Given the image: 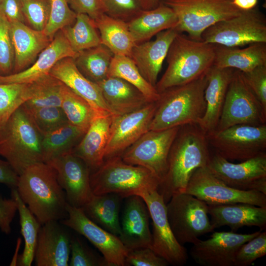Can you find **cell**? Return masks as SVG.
Listing matches in <instances>:
<instances>
[{"label": "cell", "instance_id": "cell-1", "mask_svg": "<svg viewBox=\"0 0 266 266\" xmlns=\"http://www.w3.org/2000/svg\"><path fill=\"white\" fill-rule=\"evenodd\" d=\"M210 157L206 133L198 125L180 127L169 152L166 173L157 190L166 204L174 195L185 193L194 172L206 167Z\"/></svg>", "mask_w": 266, "mask_h": 266}, {"label": "cell", "instance_id": "cell-2", "mask_svg": "<svg viewBox=\"0 0 266 266\" xmlns=\"http://www.w3.org/2000/svg\"><path fill=\"white\" fill-rule=\"evenodd\" d=\"M16 190L39 223L61 221L67 216L65 192L55 170L40 162L28 167L19 175Z\"/></svg>", "mask_w": 266, "mask_h": 266}, {"label": "cell", "instance_id": "cell-3", "mask_svg": "<svg viewBox=\"0 0 266 266\" xmlns=\"http://www.w3.org/2000/svg\"><path fill=\"white\" fill-rule=\"evenodd\" d=\"M215 45L191 39L178 33L169 48L167 66L155 88L160 93L205 76L213 66Z\"/></svg>", "mask_w": 266, "mask_h": 266}, {"label": "cell", "instance_id": "cell-4", "mask_svg": "<svg viewBox=\"0 0 266 266\" xmlns=\"http://www.w3.org/2000/svg\"><path fill=\"white\" fill-rule=\"evenodd\" d=\"M206 75L191 82L169 88L160 93L149 130L161 131L198 125L206 110Z\"/></svg>", "mask_w": 266, "mask_h": 266}, {"label": "cell", "instance_id": "cell-5", "mask_svg": "<svg viewBox=\"0 0 266 266\" xmlns=\"http://www.w3.org/2000/svg\"><path fill=\"white\" fill-rule=\"evenodd\" d=\"M42 139L22 105L0 124V156L19 175L29 166L44 162Z\"/></svg>", "mask_w": 266, "mask_h": 266}, {"label": "cell", "instance_id": "cell-6", "mask_svg": "<svg viewBox=\"0 0 266 266\" xmlns=\"http://www.w3.org/2000/svg\"><path fill=\"white\" fill-rule=\"evenodd\" d=\"M95 195L116 193L123 198L137 195L144 191L157 190L159 178L146 168L124 162L120 156L104 161L90 176Z\"/></svg>", "mask_w": 266, "mask_h": 266}, {"label": "cell", "instance_id": "cell-7", "mask_svg": "<svg viewBox=\"0 0 266 266\" xmlns=\"http://www.w3.org/2000/svg\"><path fill=\"white\" fill-rule=\"evenodd\" d=\"M162 3L174 12L178 33H186L188 37L201 40L203 32L215 24L240 14L233 0H163Z\"/></svg>", "mask_w": 266, "mask_h": 266}, {"label": "cell", "instance_id": "cell-8", "mask_svg": "<svg viewBox=\"0 0 266 266\" xmlns=\"http://www.w3.org/2000/svg\"><path fill=\"white\" fill-rule=\"evenodd\" d=\"M167 220L177 241L183 245L198 242L215 229L208 216V205L186 193L174 195L166 204Z\"/></svg>", "mask_w": 266, "mask_h": 266}, {"label": "cell", "instance_id": "cell-9", "mask_svg": "<svg viewBox=\"0 0 266 266\" xmlns=\"http://www.w3.org/2000/svg\"><path fill=\"white\" fill-rule=\"evenodd\" d=\"M201 40L230 47L266 42V18L256 7L241 10L239 15L219 22L205 30Z\"/></svg>", "mask_w": 266, "mask_h": 266}, {"label": "cell", "instance_id": "cell-10", "mask_svg": "<svg viewBox=\"0 0 266 266\" xmlns=\"http://www.w3.org/2000/svg\"><path fill=\"white\" fill-rule=\"evenodd\" d=\"M206 135L215 153L228 161L242 162L266 153V124H239Z\"/></svg>", "mask_w": 266, "mask_h": 266}, {"label": "cell", "instance_id": "cell-11", "mask_svg": "<svg viewBox=\"0 0 266 266\" xmlns=\"http://www.w3.org/2000/svg\"><path fill=\"white\" fill-rule=\"evenodd\" d=\"M266 112L247 84L241 71L234 69L215 130L239 124H266Z\"/></svg>", "mask_w": 266, "mask_h": 266}, {"label": "cell", "instance_id": "cell-12", "mask_svg": "<svg viewBox=\"0 0 266 266\" xmlns=\"http://www.w3.org/2000/svg\"><path fill=\"white\" fill-rule=\"evenodd\" d=\"M180 127L161 131L149 130L120 156L127 164L149 169L161 183L166 173L169 152Z\"/></svg>", "mask_w": 266, "mask_h": 266}, {"label": "cell", "instance_id": "cell-13", "mask_svg": "<svg viewBox=\"0 0 266 266\" xmlns=\"http://www.w3.org/2000/svg\"><path fill=\"white\" fill-rule=\"evenodd\" d=\"M141 197L148 208L152 221L150 248L165 259L169 264L183 266L188 259L186 248L175 237L169 224L166 203L157 190L144 191Z\"/></svg>", "mask_w": 266, "mask_h": 266}, {"label": "cell", "instance_id": "cell-14", "mask_svg": "<svg viewBox=\"0 0 266 266\" xmlns=\"http://www.w3.org/2000/svg\"><path fill=\"white\" fill-rule=\"evenodd\" d=\"M185 193L208 205L245 203L266 207V194L232 188L211 173L206 167L199 168L194 172Z\"/></svg>", "mask_w": 266, "mask_h": 266}, {"label": "cell", "instance_id": "cell-15", "mask_svg": "<svg viewBox=\"0 0 266 266\" xmlns=\"http://www.w3.org/2000/svg\"><path fill=\"white\" fill-rule=\"evenodd\" d=\"M206 167L232 188L266 194V153L237 164L215 153Z\"/></svg>", "mask_w": 266, "mask_h": 266}, {"label": "cell", "instance_id": "cell-16", "mask_svg": "<svg viewBox=\"0 0 266 266\" xmlns=\"http://www.w3.org/2000/svg\"><path fill=\"white\" fill-rule=\"evenodd\" d=\"M67 216L61 220L64 226L85 237L102 254L109 266H125L128 250L119 237L91 221L80 208L66 205Z\"/></svg>", "mask_w": 266, "mask_h": 266}, {"label": "cell", "instance_id": "cell-17", "mask_svg": "<svg viewBox=\"0 0 266 266\" xmlns=\"http://www.w3.org/2000/svg\"><path fill=\"white\" fill-rule=\"evenodd\" d=\"M46 163L55 170L68 204L81 208L91 200L94 195L90 185L91 172L83 160L70 152Z\"/></svg>", "mask_w": 266, "mask_h": 266}, {"label": "cell", "instance_id": "cell-18", "mask_svg": "<svg viewBox=\"0 0 266 266\" xmlns=\"http://www.w3.org/2000/svg\"><path fill=\"white\" fill-rule=\"evenodd\" d=\"M156 107V102H152L131 113L113 116L104 160L120 156L149 130Z\"/></svg>", "mask_w": 266, "mask_h": 266}, {"label": "cell", "instance_id": "cell-19", "mask_svg": "<svg viewBox=\"0 0 266 266\" xmlns=\"http://www.w3.org/2000/svg\"><path fill=\"white\" fill-rule=\"evenodd\" d=\"M261 232L246 234L232 231L214 232L208 239H200L194 244L190 254L196 263L201 266H234L240 247Z\"/></svg>", "mask_w": 266, "mask_h": 266}, {"label": "cell", "instance_id": "cell-20", "mask_svg": "<svg viewBox=\"0 0 266 266\" xmlns=\"http://www.w3.org/2000/svg\"><path fill=\"white\" fill-rule=\"evenodd\" d=\"M71 238L59 221L41 225L34 254L35 266H68Z\"/></svg>", "mask_w": 266, "mask_h": 266}, {"label": "cell", "instance_id": "cell-21", "mask_svg": "<svg viewBox=\"0 0 266 266\" xmlns=\"http://www.w3.org/2000/svg\"><path fill=\"white\" fill-rule=\"evenodd\" d=\"M127 198L118 237L128 251L150 248L152 236L149 227L150 214L146 204L138 195Z\"/></svg>", "mask_w": 266, "mask_h": 266}, {"label": "cell", "instance_id": "cell-22", "mask_svg": "<svg viewBox=\"0 0 266 266\" xmlns=\"http://www.w3.org/2000/svg\"><path fill=\"white\" fill-rule=\"evenodd\" d=\"M49 74L86 100L98 115H114L105 102L98 85L81 73L73 58H66L60 60Z\"/></svg>", "mask_w": 266, "mask_h": 266}, {"label": "cell", "instance_id": "cell-23", "mask_svg": "<svg viewBox=\"0 0 266 266\" xmlns=\"http://www.w3.org/2000/svg\"><path fill=\"white\" fill-rule=\"evenodd\" d=\"M178 33L174 28L163 31L155 35V39L136 44L132 50L130 57L144 78L155 87L170 45Z\"/></svg>", "mask_w": 266, "mask_h": 266}, {"label": "cell", "instance_id": "cell-24", "mask_svg": "<svg viewBox=\"0 0 266 266\" xmlns=\"http://www.w3.org/2000/svg\"><path fill=\"white\" fill-rule=\"evenodd\" d=\"M77 54L61 31L56 33L48 46L40 53L32 66L17 73L0 75V84L32 83L49 74L60 60L66 58L74 59Z\"/></svg>", "mask_w": 266, "mask_h": 266}, {"label": "cell", "instance_id": "cell-25", "mask_svg": "<svg viewBox=\"0 0 266 266\" xmlns=\"http://www.w3.org/2000/svg\"><path fill=\"white\" fill-rule=\"evenodd\" d=\"M208 214L214 229L228 226L233 232L245 226L266 227V207L245 203L208 205Z\"/></svg>", "mask_w": 266, "mask_h": 266}, {"label": "cell", "instance_id": "cell-26", "mask_svg": "<svg viewBox=\"0 0 266 266\" xmlns=\"http://www.w3.org/2000/svg\"><path fill=\"white\" fill-rule=\"evenodd\" d=\"M234 70L213 66L206 74L207 80L204 92L206 110L198 124L205 133L216 129Z\"/></svg>", "mask_w": 266, "mask_h": 266}, {"label": "cell", "instance_id": "cell-27", "mask_svg": "<svg viewBox=\"0 0 266 266\" xmlns=\"http://www.w3.org/2000/svg\"><path fill=\"white\" fill-rule=\"evenodd\" d=\"M112 117L113 115H97L71 152L85 162L91 173L104 162Z\"/></svg>", "mask_w": 266, "mask_h": 266}, {"label": "cell", "instance_id": "cell-28", "mask_svg": "<svg viewBox=\"0 0 266 266\" xmlns=\"http://www.w3.org/2000/svg\"><path fill=\"white\" fill-rule=\"evenodd\" d=\"M10 36L14 50L13 73L27 68L52 40L43 31L20 22L10 23Z\"/></svg>", "mask_w": 266, "mask_h": 266}, {"label": "cell", "instance_id": "cell-29", "mask_svg": "<svg viewBox=\"0 0 266 266\" xmlns=\"http://www.w3.org/2000/svg\"><path fill=\"white\" fill-rule=\"evenodd\" d=\"M97 84L114 115L131 113L151 102L138 89L122 78L108 76Z\"/></svg>", "mask_w": 266, "mask_h": 266}, {"label": "cell", "instance_id": "cell-30", "mask_svg": "<svg viewBox=\"0 0 266 266\" xmlns=\"http://www.w3.org/2000/svg\"><path fill=\"white\" fill-rule=\"evenodd\" d=\"M127 23L135 44H138L161 32L175 28L177 18L170 7L161 2L153 9L142 10Z\"/></svg>", "mask_w": 266, "mask_h": 266}, {"label": "cell", "instance_id": "cell-31", "mask_svg": "<svg viewBox=\"0 0 266 266\" xmlns=\"http://www.w3.org/2000/svg\"><path fill=\"white\" fill-rule=\"evenodd\" d=\"M266 65V42H256L240 48L215 45L213 66L242 72Z\"/></svg>", "mask_w": 266, "mask_h": 266}, {"label": "cell", "instance_id": "cell-32", "mask_svg": "<svg viewBox=\"0 0 266 266\" xmlns=\"http://www.w3.org/2000/svg\"><path fill=\"white\" fill-rule=\"evenodd\" d=\"M123 198L116 193L94 195L81 209L91 221L109 233H120L119 211Z\"/></svg>", "mask_w": 266, "mask_h": 266}, {"label": "cell", "instance_id": "cell-33", "mask_svg": "<svg viewBox=\"0 0 266 266\" xmlns=\"http://www.w3.org/2000/svg\"><path fill=\"white\" fill-rule=\"evenodd\" d=\"M100 33L101 44L107 47L114 55L130 57L136 44L128 23L103 13L95 20Z\"/></svg>", "mask_w": 266, "mask_h": 266}, {"label": "cell", "instance_id": "cell-34", "mask_svg": "<svg viewBox=\"0 0 266 266\" xmlns=\"http://www.w3.org/2000/svg\"><path fill=\"white\" fill-rule=\"evenodd\" d=\"M11 189V198L17 203L21 233L25 242L23 253L18 257L17 265L31 266L34 260L38 234L41 224L22 200L16 188Z\"/></svg>", "mask_w": 266, "mask_h": 266}, {"label": "cell", "instance_id": "cell-35", "mask_svg": "<svg viewBox=\"0 0 266 266\" xmlns=\"http://www.w3.org/2000/svg\"><path fill=\"white\" fill-rule=\"evenodd\" d=\"M113 56L107 47L100 44L78 53L73 59L81 73L97 83L108 77Z\"/></svg>", "mask_w": 266, "mask_h": 266}, {"label": "cell", "instance_id": "cell-36", "mask_svg": "<svg viewBox=\"0 0 266 266\" xmlns=\"http://www.w3.org/2000/svg\"><path fill=\"white\" fill-rule=\"evenodd\" d=\"M86 131L68 123L43 136L44 162L71 152Z\"/></svg>", "mask_w": 266, "mask_h": 266}, {"label": "cell", "instance_id": "cell-37", "mask_svg": "<svg viewBox=\"0 0 266 266\" xmlns=\"http://www.w3.org/2000/svg\"><path fill=\"white\" fill-rule=\"evenodd\" d=\"M62 31L76 53L101 44L95 20L86 14H76L74 23L63 28Z\"/></svg>", "mask_w": 266, "mask_h": 266}, {"label": "cell", "instance_id": "cell-38", "mask_svg": "<svg viewBox=\"0 0 266 266\" xmlns=\"http://www.w3.org/2000/svg\"><path fill=\"white\" fill-rule=\"evenodd\" d=\"M108 76L122 78L138 89L149 100L157 101L160 93L155 87L142 76L132 59L126 56L114 55L109 66Z\"/></svg>", "mask_w": 266, "mask_h": 266}, {"label": "cell", "instance_id": "cell-39", "mask_svg": "<svg viewBox=\"0 0 266 266\" xmlns=\"http://www.w3.org/2000/svg\"><path fill=\"white\" fill-rule=\"evenodd\" d=\"M33 96L23 105L26 107L60 106L65 84L50 74L31 83Z\"/></svg>", "mask_w": 266, "mask_h": 266}, {"label": "cell", "instance_id": "cell-40", "mask_svg": "<svg viewBox=\"0 0 266 266\" xmlns=\"http://www.w3.org/2000/svg\"><path fill=\"white\" fill-rule=\"evenodd\" d=\"M61 107L70 123L86 131L98 115L86 100L65 85Z\"/></svg>", "mask_w": 266, "mask_h": 266}, {"label": "cell", "instance_id": "cell-41", "mask_svg": "<svg viewBox=\"0 0 266 266\" xmlns=\"http://www.w3.org/2000/svg\"><path fill=\"white\" fill-rule=\"evenodd\" d=\"M32 96L31 83L0 84V124Z\"/></svg>", "mask_w": 266, "mask_h": 266}, {"label": "cell", "instance_id": "cell-42", "mask_svg": "<svg viewBox=\"0 0 266 266\" xmlns=\"http://www.w3.org/2000/svg\"><path fill=\"white\" fill-rule=\"evenodd\" d=\"M22 106L43 136L69 123L60 106L28 108Z\"/></svg>", "mask_w": 266, "mask_h": 266}, {"label": "cell", "instance_id": "cell-43", "mask_svg": "<svg viewBox=\"0 0 266 266\" xmlns=\"http://www.w3.org/2000/svg\"><path fill=\"white\" fill-rule=\"evenodd\" d=\"M48 22L43 32L51 39L59 31L72 24L76 14L71 9L68 0H50Z\"/></svg>", "mask_w": 266, "mask_h": 266}, {"label": "cell", "instance_id": "cell-44", "mask_svg": "<svg viewBox=\"0 0 266 266\" xmlns=\"http://www.w3.org/2000/svg\"><path fill=\"white\" fill-rule=\"evenodd\" d=\"M26 19L32 28L43 31L48 22L50 0H20Z\"/></svg>", "mask_w": 266, "mask_h": 266}, {"label": "cell", "instance_id": "cell-45", "mask_svg": "<svg viewBox=\"0 0 266 266\" xmlns=\"http://www.w3.org/2000/svg\"><path fill=\"white\" fill-rule=\"evenodd\" d=\"M266 254V232L265 231L240 247L235 257L234 266H249Z\"/></svg>", "mask_w": 266, "mask_h": 266}, {"label": "cell", "instance_id": "cell-46", "mask_svg": "<svg viewBox=\"0 0 266 266\" xmlns=\"http://www.w3.org/2000/svg\"><path fill=\"white\" fill-rule=\"evenodd\" d=\"M104 13L128 23L142 10L140 0H101Z\"/></svg>", "mask_w": 266, "mask_h": 266}, {"label": "cell", "instance_id": "cell-47", "mask_svg": "<svg viewBox=\"0 0 266 266\" xmlns=\"http://www.w3.org/2000/svg\"><path fill=\"white\" fill-rule=\"evenodd\" d=\"M14 50L10 36V23L0 12V73L7 75L13 68Z\"/></svg>", "mask_w": 266, "mask_h": 266}, {"label": "cell", "instance_id": "cell-48", "mask_svg": "<svg viewBox=\"0 0 266 266\" xmlns=\"http://www.w3.org/2000/svg\"><path fill=\"white\" fill-rule=\"evenodd\" d=\"M70 266H109L103 257L98 256L77 237H72Z\"/></svg>", "mask_w": 266, "mask_h": 266}, {"label": "cell", "instance_id": "cell-49", "mask_svg": "<svg viewBox=\"0 0 266 266\" xmlns=\"http://www.w3.org/2000/svg\"><path fill=\"white\" fill-rule=\"evenodd\" d=\"M248 86L266 112V65L245 72H241Z\"/></svg>", "mask_w": 266, "mask_h": 266}, {"label": "cell", "instance_id": "cell-50", "mask_svg": "<svg viewBox=\"0 0 266 266\" xmlns=\"http://www.w3.org/2000/svg\"><path fill=\"white\" fill-rule=\"evenodd\" d=\"M168 263L150 248L143 247L128 251L125 266H166Z\"/></svg>", "mask_w": 266, "mask_h": 266}, {"label": "cell", "instance_id": "cell-51", "mask_svg": "<svg viewBox=\"0 0 266 266\" xmlns=\"http://www.w3.org/2000/svg\"><path fill=\"white\" fill-rule=\"evenodd\" d=\"M68 3L76 14H86L94 20L104 13L101 0H68Z\"/></svg>", "mask_w": 266, "mask_h": 266}, {"label": "cell", "instance_id": "cell-52", "mask_svg": "<svg viewBox=\"0 0 266 266\" xmlns=\"http://www.w3.org/2000/svg\"><path fill=\"white\" fill-rule=\"evenodd\" d=\"M17 211V205L14 199L3 198L0 195V229L8 234L11 232V223Z\"/></svg>", "mask_w": 266, "mask_h": 266}, {"label": "cell", "instance_id": "cell-53", "mask_svg": "<svg viewBox=\"0 0 266 266\" xmlns=\"http://www.w3.org/2000/svg\"><path fill=\"white\" fill-rule=\"evenodd\" d=\"M0 12L10 23L17 22L25 23L26 19L20 0H1Z\"/></svg>", "mask_w": 266, "mask_h": 266}, {"label": "cell", "instance_id": "cell-54", "mask_svg": "<svg viewBox=\"0 0 266 266\" xmlns=\"http://www.w3.org/2000/svg\"><path fill=\"white\" fill-rule=\"evenodd\" d=\"M19 175L10 165L0 159V183L4 184L11 189L16 188Z\"/></svg>", "mask_w": 266, "mask_h": 266}, {"label": "cell", "instance_id": "cell-55", "mask_svg": "<svg viewBox=\"0 0 266 266\" xmlns=\"http://www.w3.org/2000/svg\"><path fill=\"white\" fill-rule=\"evenodd\" d=\"M235 6L241 10H247L256 7L258 0H233Z\"/></svg>", "mask_w": 266, "mask_h": 266}, {"label": "cell", "instance_id": "cell-56", "mask_svg": "<svg viewBox=\"0 0 266 266\" xmlns=\"http://www.w3.org/2000/svg\"><path fill=\"white\" fill-rule=\"evenodd\" d=\"M163 0H140L142 7L144 10L153 9L158 6Z\"/></svg>", "mask_w": 266, "mask_h": 266}, {"label": "cell", "instance_id": "cell-57", "mask_svg": "<svg viewBox=\"0 0 266 266\" xmlns=\"http://www.w3.org/2000/svg\"><path fill=\"white\" fill-rule=\"evenodd\" d=\"M0 1H1V0H0Z\"/></svg>", "mask_w": 266, "mask_h": 266}]
</instances>
